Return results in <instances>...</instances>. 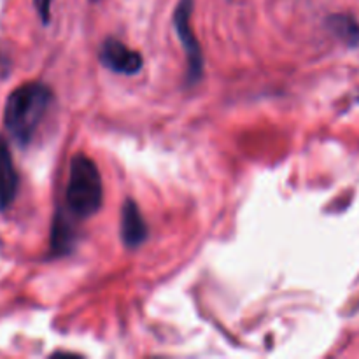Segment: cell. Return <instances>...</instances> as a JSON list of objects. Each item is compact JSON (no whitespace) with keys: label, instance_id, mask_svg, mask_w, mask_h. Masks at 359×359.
I'll return each mask as SVG.
<instances>
[{"label":"cell","instance_id":"cell-2","mask_svg":"<svg viewBox=\"0 0 359 359\" xmlns=\"http://www.w3.org/2000/svg\"><path fill=\"white\" fill-rule=\"evenodd\" d=\"M104 200V184L97 165L86 154L79 153L70 161L67 182V207L72 216L86 219L97 214Z\"/></svg>","mask_w":359,"mask_h":359},{"label":"cell","instance_id":"cell-9","mask_svg":"<svg viewBox=\"0 0 359 359\" xmlns=\"http://www.w3.org/2000/svg\"><path fill=\"white\" fill-rule=\"evenodd\" d=\"M35 2V9H37L39 16L44 23L49 21V14H51V2L53 0H34Z\"/></svg>","mask_w":359,"mask_h":359},{"label":"cell","instance_id":"cell-5","mask_svg":"<svg viewBox=\"0 0 359 359\" xmlns=\"http://www.w3.org/2000/svg\"><path fill=\"white\" fill-rule=\"evenodd\" d=\"M149 228L144 221L139 205L133 200H126L121 207V241L126 248L135 249L146 242Z\"/></svg>","mask_w":359,"mask_h":359},{"label":"cell","instance_id":"cell-7","mask_svg":"<svg viewBox=\"0 0 359 359\" xmlns=\"http://www.w3.org/2000/svg\"><path fill=\"white\" fill-rule=\"evenodd\" d=\"M74 241V230L70 224L69 217L63 216L62 210H58L53 221V231H51V249L56 255H65L69 249L72 248Z\"/></svg>","mask_w":359,"mask_h":359},{"label":"cell","instance_id":"cell-6","mask_svg":"<svg viewBox=\"0 0 359 359\" xmlns=\"http://www.w3.org/2000/svg\"><path fill=\"white\" fill-rule=\"evenodd\" d=\"M18 186H20V177H18L13 156H11L9 146L0 137V210H6L14 202L18 195Z\"/></svg>","mask_w":359,"mask_h":359},{"label":"cell","instance_id":"cell-8","mask_svg":"<svg viewBox=\"0 0 359 359\" xmlns=\"http://www.w3.org/2000/svg\"><path fill=\"white\" fill-rule=\"evenodd\" d=\"M328 27L332 28L333 34L339 39H342L347 44L354 46L359 42V25L356 20H353L347 14H337L332 16L328 21Z\"/></svg>","mask_w":359,"mask_h":359},{"label":"cell","instance_id":"cell-4","mask_svg":"<svg viewBox=\"0 0 359 359\" xmlns=\"http://www.w3.org/2000/svg\"><path fill=\"white\" fill-rule=\"evenodd\" d=\"M100 60L107 69L116 74H133L140 72L142 69V56L140 53L133 51L128 46L123 44L118 39H107L100 48Z\"/></svg>","mask_w":359,"mask_h":359},{"label":"cell","instance_id":"cell-3","mask_svg":"<svg viewBox=\"0 0 359 359\" xmlns=\"http://www.w3.org/2000/svg\"><path fill=\"white\" fill-rule=\"evenodd\" d=\"M191 11L193 0H181L174 13V27L177 30L179 41H181L182 48H184L186 56H188V81L189 83H195V81L202 77L203 55L202 48H200L198 41L195 37V32H193L191 25H189Z\"/></svg>","mask_w":359,"mask_h":359},{"label":"cell","instance_id":"cell-1","mask_svg":"<svg viewBox=\"0 0 359 359\" xmlns=\"http://www.w3.org/2000/svg\"><path fill=\"white\" fill-rule=\"evenodd\" d=\"M53 102V91L39 81L25 83L9 95L4 126L20 146H28Z\"/></svg>","mask_w":359,"mask_h":359}]
</instances>
